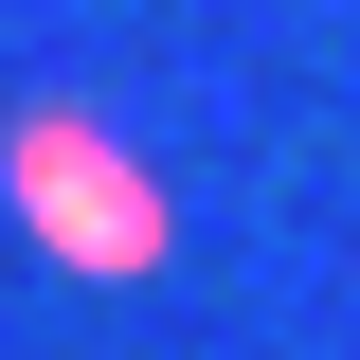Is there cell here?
Masks as SVG:
<instances>
[{"instance_id": "obj_1", "label": "cell", "mask_w": 360, "mask_h": 360, "mask_svg": "<svg viewBox=\"0 0 360 360\" xmlns=\"http://www.w3.org/2000/svg\"><path fill=\"white\" fill-rule=\"evenodd\" d=\"M0 217L37 234L54 270H90V288H144V270L180 252V198H162V162H144L108 108H72V90L0 127Z\"/></svg>"}]
</instances>
